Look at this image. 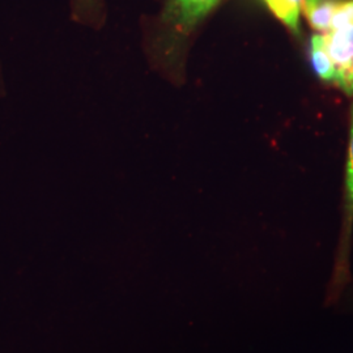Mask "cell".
I'll return each instance as SVG.
<instances>
[{
	"label": "cell",
	"mask_w": 353,
	"mask_h": 353,
	"mask_svg": "<svg viewBox=\"0 0 353 353\" xmlns=\"http://www.w3.org/2000/svg\"><path fill=\"white\" fill-rule=\"evenodd\" d=\"M268 1H270V0H265V4H267V3H268Z\"/></svg>",
	"instance_id": "ba28073f"
},
{
	"label": "cell",
	"mask_w": 353,
	"mask_h": 353,
	"mask_svg": "<svg viewBox=\"0 0 353 353\" xmlns=\"http://www.w3.org/2000/svg\"><path fill=\"white\" fill-rule=\"evenodd\" d=\"M339 312L343 313H352L353 314V281L348 285V288L341 296V301L336 305Z\"/></svg>",
	"instance_id": "8992f818"
},
{
	"label": "cell",
	"mask_w": 353,
	"mask_h": 353,
	"mask_svg": "<svg viewBox=\"0 0 353 353\" xmlns=\"http://www.w3.org/2000/svg\"><path fill=\"white\" fill-rule=\"evenodd\" d=\"M312 61L316 75L325 81H334L335 68L322 34H316L312 38Z\"/></svg>",
	"instance_id": "277c9868"
},
{
	"label": "cell",
	"mask_w": 353,
	"mask_h": 353,
	"mask_svg": "<svg viewBox=\"0 0 353 353\" xmlns=\"http://www.w3.org/2000/svg\"><path fill=\"white\" fill-rule=\"evenodd\" d=\"M303 0H270L267 7L280 19L285 26L299 33V16Z\"/></svg>",
	"instance_id": "5b68a950"
},
{
	"label": "cell",
	"mask_w": 353,
	"mask_h": 353,
	"mask_svg": "<svg viewBox=\"0 0 353 353\" xmlns=\"http://www.w3.org/2000/svg\"><path fill=\"white\" fill-rule=\"evenodd\" d=\"M322 36L335 68L334 81L353 94V24L330 29Z\"/></svg>",
	"instance_id": "7a4b0ae2"
},
{
	"label": "cell",
	"mask_w": 353,
	"mask_h": 353,
	"mask_svg": "<svg viewBox=\"0 0 353 353\" xmlns=\"http://www.w3.org/2000/svg\"><path fill=\"white\" fill-rule=\"evenodd\" d=\"M87 7H92V4L96 1V0H81Z\"/></svg>",
	"instance_id": "52a82bcc"
},
{
	"label": "cell",
	"mask_w": 353,
	"mask_h": 353,
	"mask_svg": "<svg viewBox=\"0 0 353 353\" xmlns=\"http://www.w3.org/2000/svg\"><path fill=\"white\" fill-rule=\"evenodd\" d=\"M339 0H303L301 10L309 24L325 34L330 30L331 20Z\"/></svg>",
	"instance_id": "3957f363"
},
{
	"label": "cell",
	"mask_w": 353,
	"mask_h": 353,
	"mask_svg": "<svg viewBox=\"0 0 353 353\" xmlns=\"http://www.w3.org/2000/svg\"><path fill=\"white\" fill-rule=\"evenodd\" d=\"M220 0H168L163 13L166 34L160 43L157 61L165 65H174L176 51L183 38L188 37L203 19L214 10Z\"/></svg>",
	"instance_id": "6da1fadb"
}]
</instances>
